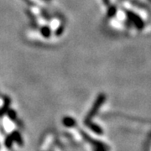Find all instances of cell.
I'll return each mask as SVG.
<instances>
[{"label":"cell","mask_w":151,"mask_h":151,"mask_svg":"<svg viewBox=\"0 0 151 151\" xmlns=\"http://www.w3.org/2000/svg\"><path fill=\"white\" fill-rule=\"evenodd\" d=\"M127 13V16L129 19V20L135 25V27L137 28L138 29H142L145 27V23L142 20L140 17L139 15H137L136 14H134V12L131 11H126Z\"/></svg>","instance_id":"6da1fadb"},{"label":"cell","mask_w":151,"mask_h":151,"mask_svg":"<svg viewBox=\"0 0 151 151\" xmlns=\"http://www.w3.org/2000/svg\"><path fill=\"white\" fill-rule=\"evenodd\" d=\"M50 28L47 27V26H45L41 29V34H42V35H43L44 37L45 38H48L50 36Z\"/></svg>","instance_id":"7a4b0ae2"},{"label":"cell","mask_w":151,"mask_h":151,"mask_svg":"<svg viewBox=\"0 0 151 151\" xmlns=\"http://www.w3.org/2000/svg\"><path fill=\"white\" fill-rule=\"evenodd\" d=\"M116 12H117V9H116L114 6H112V7L108 9V17L114 16V15H115V14H116Z\"/></svg>","instance_id":"3957f363"}]
</instances>
